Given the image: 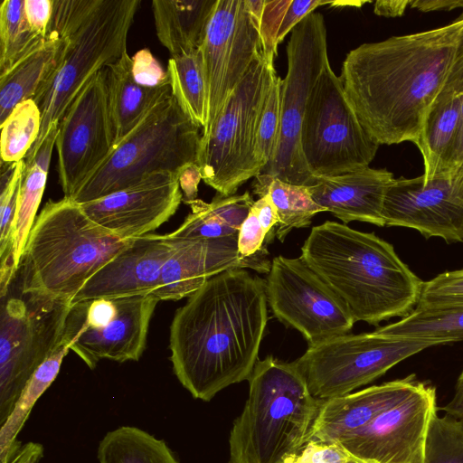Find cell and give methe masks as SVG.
I'll use <instances>...</instances> for the list:
<instances>
[{
	"instance_id": "1",
	"label": "cell",
	"mask_w": 463,
	"mask_h": 463,
	"mask_svg": "<svg viewBox=\"0 0 463 463\" xmlns=\"http://www.w3.org/2000/svg\"><path fill=\"white\" fill-rule=\"evenodd\" d=\"M463 12L450 24L363 43L339 75L361 125L378 145L417 142L425 118L452 69Z\"/></svg>"
},
{
	"instance_id": "2",
	"label": "cell",
	"mask_w": 463,
	"mask_h": 463,
	"mask_svg": "<svg viewBox=\"0 0 463 463\" xmlns=\"http://www.w3.org/2000/svg\"><path fill=\"white\" fill-rule=\"evenodd\" d=\"M267 305L265 280L234 269L209 279L176 310L170 360L194 399L209 402L250 378L267 326Z\"/></svg>"
},
{
	"instance_id": "3",
	"label": "cell",
	"mask_w": 463,
	"mask_h": 463,
	"mask_svg": "<svg viewBox=\"0 0 463 463\" xmlns=\"http://www.w3.org/2000/svg\"><path fill=\"white\" fill-rule=\"evenodd\" d=\"M301 259L342 298L355 321L377 326L417 306L423 282L373 232L326 221L314 226Z\"/></svg>"
},
{
	"instance_id": "4",
	"label": "cell",
	"mask_w": 463,
	"mask_h": 463,
	"mask_svg": "<svg viewBox=\"0 0 463 463\" xmlns=\"http://www.w3.org/2000/svg\"><path fill=\"white\" fill-rule=\"evenodd\" d=\"M249 396L230 433L228 463H284L307 443L323 400L295 362L268 355L248 379Z\"/></svg>"
},
{
	"instance_id": "5",
	"label": "cell",
	"mask_w": 463,
	"mask_h": 463,
	"mask_svg": "<svg viewBox=\"0 0 463 463\" xmlns=\"http://www.w3.org/2000/svg\"><path fill=\"white\" fill-rule=\"evenodd\" d=\"M94 222L64 196L37 215L17 270L24 288L70 299L129 243Z\"/></svg>"
},
{
	"instance_id": "6",
	"label": "cell",
	"mask_w": 463,
	"mask_h": 463,
	"mask_svg": "<svg viewBox=\"0 0 463 463\" xmlns=\"http://www.w3.org/2000/svg\"><path fill=\"white\" fill-rule=\"evenodd\" d=\"M200 128L170 95L113 147L71 198L80 204L94 201L159 172L180 177L196 164Z\"/></svg>"
},
{
	"instance_id": "7",
	"label": "cell",
	"mask_w": 463,
	"mask_h": 463,
	"mask_svg": "<svg viewBox=\"0 0 463 463\" xmlns=\"http://www.w3.org/2000/svg\"><path fill=\"white\" fill-rule=\"evenodd\" d=\"M140 0H99L69 35L60 65L33 100L42 114L40 135L24 160L38 151L51 128L59 125L70 105L101 70L127 52V39Z\"/></svg>"
},
{
	"instance_id": "8",
	"label": "cell",
	"mask_w": 463,
	"mask_h": 463,
	"mask_svg": "<svg viewBox=\"0 0 463 463\" xmlns=\"http://www.w3.org/2000/svg\"><path fill=\"white\" fill-rule=\"evenodd\" d=\"M263 52L253 61L216 118L202 132L196 165L202 180L224 196L261 174L255 157L259 122L277 77Z\"/></svg>"
},
{
	"instance_id": "9",
	"label": "cell",
	"mask_w": 463,
	"mask_h": 463,
	"mask_svg": "<svg viewBox=\"0 0 463 463\" xmlns=\"http://www.w3.org/2000/svg\"><path fill=\"white\" fill-rule=\"evenodd\" d=\"M0 295L1 426L33 373L62 343L71 301L24 288L17 272Z\"/></svg>"
},
{
	"instance_id": "10",
	"label": "cell",
	"mask_w": 463,
	"mask_h": 463,
	"mask_svg": "<svg viewBox=\"0 0 463 463\" xmlns=\"http://www.w3.org/2000/svg\"><path fill=\"white\" fill-rule=\"evenodd\" d=\"M446 345L437 339L404 337L373 332L345 334L308 346L295 364L311 394L327 400L351 393L421 352Z\"/></svg>"
},
{
	"instance_id": "11",
	"label": "cell",
	"mask_w": 463,
	"mask_h": 463,
	"mask_svg": "<svg viewBox=\"0 0 463 463\" xmlns=\"http://www.w3.org/2000/svg\"><path fill=\"white\" fill-rule=\"evenodd\" d=\"M300 145L307 169L317 179L368 167L380 146L361 125L330 63L308 98Z\"/></svg>"
},
{
	"instance_id": "12",
	"label": "cell",
	"mask_w": 463,
	"mask_h": 463,
	"mask_svg": "<svg viewBox=\"0 0 463 463\" xmlns=\"http://www.w3.org/2000/svg\"><path fill=\"white\" fill-rule=\"evenodd\" d=\"M286 51L288 71L280 86L279 140L273 160L261 174L311 187L318 179L307 169L300 134L310 93L329 63L326 27L320 13L312 12L294 27Z\"/></svg>"
},
{
	"instance_id": "13",
	"label": "cell",
	"mask_w": 463,
	"mask_h": 463,
	"mask_svg": "<svg viewBox=\"0 0 463 463\" xmlns=\"http://www.w3.org/2000/svg\"><path fill=\"white\" fill-rule=\"evenodd\" d=\"M159 301L150 294L71 302L62 342L90 369L104 359L138 361Z\"/></svg>"
},
{
	"instance_id": "14",
	"label": "cell",
	"mask_w": 463,
	"mask_h": 463,
	"mask_svg": "<svg viewBox=\"0 0 463 463\" xmlns=\"http://www.w3.org/2000/svg\"><path fill=\"white\" fill-rule=\"evenodd\" d=\"M265 289L274 316L299 331L308 346L350 333L356 322L342 298L301 257L273 258Z\"/></svg>"
},
{
	"instance_id": "15",
	"label": "cell",
	"mask_w": 463,
	"mask_h": 463,
	"mask_svg": "<svg viewBox=\"0 0 463 463\" xmlns=\"http://www.w3.org/2000/svg\"><path fill=\"white\" fill-rule=\"evenodd\" d=\"M208 93V117L204 131L263 52L260 23L246 0H216L202 44ZM202 131V132H203Z\"/></svg>"
},
{
	"instance_id": "16",
	"label": "cell",
	"mask_w": 463,
	"mask_h": 463,
	"mask_svg": "<svg viewBox=\"0 0 463 463\" xmlns=\"http://www.w3.org/2000/svg\"><path fill=\"white\" fill-rule=\"evenodd\" d=\"M59 183L71 197L114 147L107 69L82 89L59 122L55 140Z\"/></svg>"
},
{
	"instance_id": "17",
	"label": "cell",
	"mask_w": 463,
	"mask_h": 463,
	"mask_svg": "<svg viewBox=\"0 0 463 463\" xmlns=\"http://www.w3.org/2000/svg\"><path fill=\"white\" fill-rule=\"evenodd\" d=\"M437 410L436 388L420 381L402 401L336 443L363 463H423L429 424Z\"/></svg>"
},
{
	"instance_id": "18",
	"label": "cell",
	"mask_w": 463,
	"mask_h": 463,
	"mask_svg": "<svg viewBox=\"0 0 463 463\" xmlns=\"http://www.w3.org/2000/svg\"><path fill=\"white\" fill-rule=\"evenodd\" d=\"M385 227L416 230L426 239L463 242V175L394 179L383 207Z\"/></svg>"
},
{
	"instance_id": "19",
	"label": "cell",
	"mask_w": 463,
	"mask_h": 463,
	"mask_svg": "<svg viewBox=\"0 0 463 463\" xmlns=\"http://www.w3.org/2000/svg\"><path fill=\"white\" fill-rule=\"evenodd\" d=\"M182 201L179 175L159 172L80 206L94 222L129 240L156 230L175 213Z\"/></svg>"
},
{
	"instance_id": "20",
	"label": "cell",
	"mask_w": 463,
	"mask_h": 463,
	"mask_svg": "<svg viewBox=\"0 0 463 463\" xmlns=\"http://www.w3.org/2000/svg\"><path fill=\"white\" fill-rule=\"evenodd\" d=\"M165 235V234H164ZM167 238V237H166ZM172 252L165 261L158 288L161 300L190 297L212 277L234 269H251L269 273L271 261L267 250L243 259L238 252V235L216 239H170Z\"/></svg>"
},
{
	"instance_id": "21",
	"label": "cell",
	"mask_w": 463,
	"mask_h": 463,
	"mask_svg": "<svg viewBox=\"0 0 463 463\" xmlns=\"http://www.w3.org/2000/svg\"><path fill=\"white\" fill-rule=\"evenodd\" d=\"M171 252V241L164 234L133 238L85 283L71 302L153 294Z\"/></svg>"
},
{
	"instance_id": "22",
	"label": "cell",
	"mask_w": 463,
	"mask_h": 463,
	"mask_svg": "<svg viewBox=\"0 0 463 463\" xmlns=\"http://www.w3.org/2000/svg\"><path fill=\"white\" fill-rule=\"evenodd\" d=\"M414 373L343 396L323 400L309 441L336 443L396 405L419 384Z\"/></svg>"
},
{
	"instance_id": "23",
	"label": "cell",
	"mask_w": 463,
	"mask_h": 463,
	"mask_svg": "<svg viewBox=\"0 0 463 463\" xmlns=\"http://www.w3.org/2000/svg\"><path fill=\"white\" fill-rule=\"evenodd\" d=\"M387 169L365 167L351 173L318 178L307 187L313 200L344 223L357 221L385 227L383 207L394 181Z\"/></svg>"
},
{
	"instance_id": "24",
	"label": "cell",
	"mask_w": 463,
	"mask_h": 463,
	"mask_svg": "<svg viewBox=\"0 0 463 463\" xmlns=\"http://www.w3.org/2000/svg\"><path fill=\"white\" fill-rule=\"evenodd\" d=\"M106 69L115 146L172 92L170 82L156 87L138 84L133 77L132 57L128 52Z\"/></svg>"
},
{
	"instance_id": "25",
	"label": "cell",
	"mask_w": 463,
	"mask_h": 463,
	"mask_svg": "<svg viewBox=\"0 0 463 463\" xmlns=\"http://www.w3.org/2000/svg\"><path fill=\"white\" fill-rule=\"evenodd\" d=\"M69 36L46 35L34 50L0 74V124L16 105L33 99L63 59Z\"/></svg>"
},
{
	"instance_id": "26",
	"label": "cell",
	"mask_w": 463,
	"mask_h": 463,
	"mask_svg": "<svg viewBox=\"0 0 463 463\" xmlns=\"http://www.w3.org/2000/svg\"><path fill=\"white\" fill-rule=\"evenodd\" d=\"M216 0H153L156 32L171 57L197 50Z\"/></svg>"
},
{
	"instance_id": "27",
	"label": "cell",
	"mask_w": 463,
	"mask_h": 463,
	"mask_svg": "<svg viewBox=\"0 0 463 463\" xmlns=\"http://www.w3.org/2000/svg\"><path fill=\"white\" fill-rule=\"evenodd\" d=\"M463 90L445 85L430 107L415 143L423 157L425 179L444 173L458 131Z\"/></svg>"
},
{
	"instance_id": "28",
	"label": "cell",
	"mask_w": 463,
	"mask_h": 463,
	"mask_svg": "<svg viewBox=\"0 0 463 463\" xmlns=\"http://www.w3.org/2000/svg\"><path fill=\"white\" fill-rule=\"evenodd\" d=\"M254 202L248 191L242 194L231 196L217 193L211 203L200 199L188 202L191 213L176 230L165 236L170 239H216L236 236Z\"/></svg>"
},
{
	"instance_id": "29",
	"label": "cell",
	"mask_w": 463,
	"mask_h": 463,
	"mask_svg": "<svg viewBox=\"0 0 463 463\" xmlns=\"http://www.w3.org/2000/svg\"><path fill=\"white\" fill-rule=\"evenodd\" d=\"M54 125L36 154L25 161L12 237V257L18 270L45 189L52 149L58 134Z\"/></svg>"
},
{
	"instance_id": "30",
	"label": "cell",
	"mask_w": 463,
	"mask_h": 463,
	"mask_svg": "<svg viewBox=\"0 0 463 463\" xmlns=\"http://www.w3.org/2000/svg\"><path fill=\"white\" fill-rule=\"evenodd\" d=\"M70 348L62 342L36 369L14 403L12 412L0 426V463H10L22 444L17 435L38 399L56 379Z\"/></svg>"
},
{
	"instance_id": "31",
	"label": "cell",
	"mask_w": 463,
	"mask_h": 463,
	"mask_svg": "<svg viewBox=\"0 0 463 463\" xmlns=\"http://www.w3.org/2000/svg\"><path fill=\"white\" fill-rule=\"evenodd\" d=\"M253 193L260 197L269 194L275 204L279 222L276 237L283 241L295 228H306L312 218L326 210L312 198L308 188L283 182L269 175L260 174L254 177Z\"/></svg>"
},
{
	"instance_id": "32",
	"label": "cell",
	"mask_w": 463,
	"mask_h": 463,
	"mask_svg": "<svg viewBox=\"0 0 463 463\" xmlns=\"http://www.w3.org/2000/svg\"><path fill=\"white\" fill-rule=\"evenodd\" d=\"M383 334L437 339L451 344L463 340V304L416 306L398 322L379 327Z\"/></svg>"
},
{
	"instance_id": "33",
	"label": "cell",
	"mask_w": 463,
	"mask_h": 463,
	"mask_svg": "<svg viewBox=\"0 0 463 463\" xmlns=\"http://www.w3.org/2000/svg\"><path fill=\"white\" fill-rule=\"evenodd\" d=\"M98 459L99 463H179L164 440L129 426L104 436L98 448Z\"/></svg>"
},
{
	"instance_id": "34",
	"label": "cell",
	"mask_w": 463,
	"mask_h": 463,
	"mask_svg": "<svg viewBox=\"0 0 463 463\" xmlns=\"http://www.w3.org/2000/svg\"><path fill=\"white\" fill-rule=\"evenodd\" d=\"M167 72L172 96L184 112L203 129L207 124L208 93L199 49L171 57Z\"/></svg>"
},
{
	"instance_id": "35",
	"label": "cell",
	"mask_w": 463,
	"mask_h": 463,
	"mask_svg": "<svg viewBox=\"0 0 463 463\" xmlns=\"http://www.w3.org/2000/svg\"><path fill=\"white\" fill-rule=\"evenodd\" d=\"M24 166V159L16 163L1 162L0 291L9 286L17 272L12 257V237Z\"/></svg>"
},
{
	"instance_id": "36",
	"label": "cell",
	"mask_w": 463,
	"mask_h": 463,
	"mask_svg": "<svg viewBox=\"0 0 463 463\" xmlns=\"http://www.w3.org/2000/svg\"><path fill=\"white\" fill-rule=\"evenodd\" d=\"M44 37L29 25L24 0H5L0 5V74L38 47Z\"/></svg>"
},
{
	"instance_id": "37",
	"label": "cell",
	"mask_w": 463,
	"mask_h": 463,
	"mask_svg": "<svg viewBox=\"0 0 463 463\" xmlns=\"http://www.w3.org/2000/svg\"><path fill=\"white\" fill-rule=\"evenodd\" d=\"M42 126L39 107L30 99L13 109L1 127V162L16 163L27 156L36 142Z\"/></svg>"
},
{
	"instance_id": "38",
	"label": "cell",
	"mask_w": 463,
	"mask_h": 463,
	"mask_svg": "<svg viewBox=\"0 0 463 463\" xmlns=\"http://www.w3.org/2000/svg\"><path fill=\"white\" fill-rule=\"evenodd\" d=\"M423 463H463V420L446 413L431 418Z\"/></svg>"
},
{
	"instance_id": "39",
	"label": "cell",
	"mask_w": 463,
	"mask_h": 463,
	"mask_svg": "<svg viewBox=\"0 0 463 463\" xmlns=\"http://www.w3.org/2000/svg\"><path fill=\"white\" fill-rule=\"evenodd\" d=\"M280 86L281 78L277 76L257 129L255 157L261 172L273 160L278 149L281 126Z\"/></svg>"
},
{
	"instance_id": "40",
	"label": "cell",
	"mask_w": 463,
	"mask_h": 463,
	"mask_svg": "<svg viewBox=\"0 0 463 463\" xmlns=\"http://www.w3.org/2000/svg\"><path fill=\"white\" fill-rule=\"evenodd\" d=\"M463 304V269L446 271L423 282L417 306Z\"/></svg>"
},
{
	"instance_id": "41",
	"label": "cell",
	"mask_w": 463,
	"mask_h": 463,
	"mask_svg": "<svg viewBox=\"0 0 463 463\" xmlns=\"http://www.w3.org/2000/svg\"><path fill=\"white\" fill-rule=\"evenodd\" d=\"M290 2L291 0H266L265 2L260 33L263 54L269 62H273L274 57L278 54L277 35Z\"/></svg>"
},
{
	"instance_id": "42",
	"label": "cell",
	"mask_w": 463,
	"mask_h": 463,
	"mask_svg": "<svg viewBox=\"0 0 463 463\" xmlns=\"http://www.w3.org/2000/svg\"><path fill=\"white\" fill-rule=\"evenodd\" d=\"M132 73L135 80L143 86L156 87L170 82L167 71L163 70L147 48L132 57Z\"/></svg>"
},
{
	"instance_id": "43",
	"label": "cell",
	"mask_w": 463,
	"mask_h": 463,
	"mask_svg": "<svg viewBox=\"0 0 463 463\" xmlns=\"http://www.w3.org/2000/svg\"><path fill=\"white\" fill-rule=\"evenodd\" d=\"M266 233L253 207L242 222L238 233V252L243 258L256 256L266 250Z\"/></svg>"
},
{
	"instance_id": "44",
	"label": "cell",
	"mask_w": 463,
	"mask_h": 463,
	"mask_svg": "<svg viewBox=\"0 0 463 463\" xmlns=\"http://www.w3.org/2000/svg\"><path fill=\"white\" fill-rule=\"evenodd\" d=\"M329 4L330 1L322 0H291L277 35V44L279 45L307 15L315 12L317 7Z\"/></svg>"
},
{
	"instance_id": "45",
	"label": "cell",
	"mask_w": 463,
	"mask_h": 463,
	"mask_svg": "<svg viewBox=\"0 0 463 463\" xmlns=\"http://www.w3.org/2000/svg\"><path fill=\"white\" fill-rule=\"evenodd\" d=\"M53 9V0H24V13L33 31L46 38Z\"/></svg>"
},
{
	"instance_id": "46",
	"label": "cell",
	"mask_w": 463,
	"mask_h": 463,
	"mask_svg": "<svg viewBox=\"0 0 463 463\" xmlns=\"http://www.w3.org/2000/svg\"><path fill=\"white\" fill-rule=\"evenodd\" d=\"M252 207L255 209L259 221L266 233L265 241L269 243L276 236V230L279 222L277 208L269 194L260 197L254 202Z\"/></svg>"
},
{
	"instance_id": "47",
	"label": "cell",
	"mask_w": 463,
	"mask_h": 463,
	"mask_svg": "<svg viewBox=\"0 0 463 463\" xmlns=\"http://www.w3.org/2000/svg\"><path fill=\"white\" fill-rule=\"evenodd\" d=\"M444 173L463 175V97L458 128Z\"/></svg>"
},
{
	"instance_id": "48",
	"label": "cell",
	"mask_w": 463,
	"mask_h": 463,
	"mask_svg": "<svg viewBox=\"0 0 463 463\" xmlns=\"http://www.w3.org/2000/svg\"><path fill=\"white\" fill-rule=\"evenodd\" d=\"M202 179L201 172L196 164L188 166L179 177L180 187L184 193L185 203L194 201L197 196L198 184Z\"/></svg>"
},
{
	"instance_id": "49",
	"label": "cell",
	"mask_w": 463,
	"mask_h": 463,
	"mask_svg": "<svg viewBox=\"0 0 463 463\" xmlns=\"http://www.w3.org/2000/svg\"><path fill=\"white\" fill-rule=\"evenodd\" d=\"M409 5L422 12L450 11L456 8H463V0H416L410 1Z\"/></svg>"
},
{
	"instance_id": "50",
	"label": "cell",
	"mask_w": 463,
	"mask_h": 463,
	"mask_svg": "<svg viewBox=\"0 0 463 463\" xmlns=\"http://www.w3.org/2000/svg\"><path fill=\"white\" fill-rule=\"evenodd\" d=\"M441 410L445 411L446 414L463 420V371L456 382L455 392L452 399L442 407Z\"/></svg>"
},
{
	"instance_id": "51",
	"label": "cell",
	"mask_w": 463,
	"mask_h": 463,
	"mask_svg": "<svg viewBox=\"0 0 463 463\" xmlns=\"http://www.w3.org/2000/svg\"><path fill=\"white\" fill-rule=\"evenodd\" d=\"M409 4V0H379L374 3L373 12L386 17L401 16Z\"/></svg>"
},
{
	"instance_id": "52",
	"label": "cell",
	"mask_w": 463,
	"mask_h": 463,
	"mask_svg": "<svg viewBox=\"0 0 463 463\" xmlns=\"http://www.w3.org/2000/svg\"><path fill=\"white\" fill-rule=\"evenodd\" d=\"M43 457V445L36 442H28L22 445L10 463H39Z\"/></svg>"
},
{
	"instance_id": "53",
	"label": "cell",
	"mask_w": 463,
	"mask_h": 463,
	"mask_svg": "<svg viewBox=\"0 0 463 463\" xmlns=\"http://www.w3.org/2000/svg\"><path fill=\"white\" fill-rule=\"evenodd\" d=\"M446 85H452L463 90V29L460 33L456 56Z\"/></svg>"
},
{
	"instance_id": "54",
	"label": "cell",
	"mask_w": 463,
	"mask_h": 463,
	"mask_svg": "<svg viewBox=\"0 0 463 463\" xmlns=\"http://www.w3.org/2000/svg\"><path fill=\"white\" fill-rule=\"evenodd\" d=\"M365 2H336V1H330V4L332 6H342L345 5H354L355 7H360Z\"/></svg>"
},
{
	"instance_id": "55",
	"label": "cell",
	"mask_w": 463,
	"mask_h": 463,
	"mask_svg": "<svg viewBox=\"0 0 463 463\" xmlns=\"http://www.w3.org/2000/svg\"><path fill=\"white\" fill-rule=\"evenodd\" d=\"M346 463H363V462H361L360 460H357L350 456V458Z\"/></svg>"
}]
</instances>
